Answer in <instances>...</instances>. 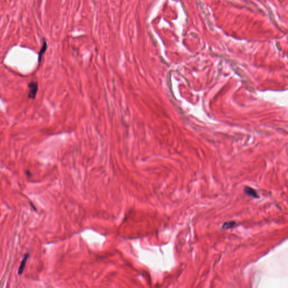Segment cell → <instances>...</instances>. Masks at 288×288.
<instances>
[{"mask_svg": "<svg viewBox=\"0 0 288 288\" xmlns=\"http://www.w3.org/2000/svg\"><path fill=\"white\" fill-rule=\"evenodd\" d=\"M28 87L29 89L28 93V97L32 99H34L37 96L39 90L38 82L36 81H32L28 84Z\"/></svg>", "mask_w": 288, "mask_h": 288, "instance_id": "6da1fadb", "label": "cell"}, {"mask_svg": "<svg viewBox=\"0 0 288 288\" xmlns=\"http://www.w3.org/2000/svg\"><path fill=\"white\" fill-rule=\"evenodd\" d=\"M29 257V253H26V254L24 256V257L22 261V262L20 263V265L19 266V268L18 269V274L21 275L24 272L26 265V262Z\"/></svg>", "mask_w": 288, "mask_h": 288, "instance_id": "7a4b0ae2", "label": "cell"}, {"mask_svg": "<svg viewBox=\"0 0 288 288\" xmlns=\"http://www.w3.org/2000/svg\"><path fill=\"white\" fill-rule=\"evenodd\" d=\"M244 191L249 196L253 197H255V198L258 197V194H257V192L253 188H251L250 187L247 186L244 189Z\"/></svg>", "mask_w": 288, "mask_h": 288, "instance_id": "3957f363", "label": "cell"}, {"mask_svg": "<svg viewBox=\"0 0 288 288\" xmlns=\"http://www.w3.org/2000/svg\"><path fill=\"white\" fill-rule=\"evenodd\" d=\"M236 225V222L234 221H228L226 222L223 223V229H231L235 227Z\"/></svg>", "mask_w": 288, "mask_h": 288, "instance_id": "277c9868", "label": "cell"}, {"mask_svg": "<svg viewBox=\"0 0 288 288\" xmlns=\"http://www.w3.org/2000/svg\"><path fill=\"white\" fill-rule=\"evenodd\" d=\"M47 49V44H46V41H44L43 42V45L41 48V50H40L39 51V62H40L41 61V58H42V56L43 55V54L45 53L46 50Z\"/></svg>", "mask_w": 288, "mask_h": 288, "instance_id": "5b68a950", "label": "cell"}]
</instances>
